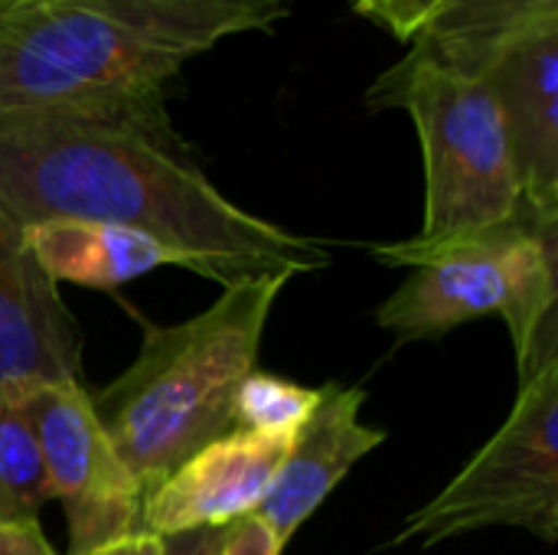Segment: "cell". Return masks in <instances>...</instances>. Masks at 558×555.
Instances as JSON below:
<instances>
[{
    "instance_id": "6da1fadb",
    "label": "cell",
    "mask_w": 558,
    "mask_h": 555,
    "mask_svg": "<svg viewBox=\"0 0 558 555\" xmlns=\"http://www.w3.org/2000/svg\"><path fill=\"white\" fill-rule=\"evenodd\" d=\"M0 209L20 229L85 219L144 232L222 288L330 265L324 245L209 183L170 124L167 95L0 114Z\"/></svg>"
},
{
    "instance_id": "7a4b0ae2",
    "label": "cell",
    "mask_w": 558,
    "mask_h": 555,
    "mask_svg": "<svg viewBox=\"0 0 558 555\" xmlns=\"http://www.w3.org/2000/svg\"><path fill=\"white\" fill-rule=\"evenodd\" d=\"M294 0H7L0 114L167 95L229 36L265 33Z\"/></svg>"
},
{
    "instance_id": "3957f363",
    "label": "cell",
    "mask_w": 558,
    "mask_h": 555,
    "mask_svg": "<svg viewBox=\"0 0 558 555\" xmlns=\"http://www.w3.org/2000/svg\"><path fill=\"white\" fill-rule=\"evenodd\" d=\"M288 275L229 285L203 314L150 327L137 360L92 409L144 500L199 448L235 429V396Z\"/></svg>"
},
{
    "instance_id": "277c9868",
    "label": "cell",
    "mask_w": 558,
    "mask_h": 555,
    "mask_svg": "<svg viewBox=\"0 0 558 555\" xmlns=\"http://www.w3.org/2000/svg\"><path fill=\"white\" fill-rule=\"evenodd\" d=\"M373 255L415 268L376 311L399 343L435 340L497 314L510 327L520 383L558 357V229L523 222L435 249L376 245Z\"/></svg>"
},
{
    "instance_id": "5b68a950",
    "label": "cell",
    "mask_w": 558,
    "mask_h": 555,
    "mask_svg": "<svg viewBox=\"0 0 558 555\" xmlns=\"http://www.w3.org/2000/svg\"><path fill=\"white\" fill-rule=\"evenodd\" d=\"M369 105L405 108L422 141L425 222L409 245L435 249L533 222L504 114L481 75L409 49L369 88Z\"/></svg>"
},
{
    "instance_id": "8992f818",
    "label": "cell",
    "mask_w": 558,
    "mask_h": 555,
    "mask_svg": "<svg viewBox=\"0 0 558 555\" xmlns=\"http://www.w3.org/2000/svg\"><path fill=\"white\" fill-rule=\"evenodd\" d=\"M487 527H523L558 540V357L520 383V399L500 432L422 510L396 543L435 546Z\"/></svg>"
},
{
    "instance_id": "52a82bcc",
    "label": "cell",
    "mask_w": 558,
    "mask_h": 555,
    "mask_svg": "<svg viewBox=\"0 0 558 555\" xmlns=\"http://www.w3.org/2000/svg\"><path fill=\"white\" fill-rule=\"evenodd\" d=\"M20 399L36 432L52 500L69 520V555L137 533L144 494L105 435L85 386H20Z\"/></svg>"
},
{
    "instance_id": "ba28073f",
    "label": "cell",
    "mask_w": 558,
    "mask_h": 555,
    "mask_svg": "<svg viewBox=\"0 0 558 555\" xmlns=\"http://www.w3.org/2000/svg\"><path fill=\"white\" fill-rule=\"evenodd\" d=\"M471 75L497 98L530 219L558 229V20L500 43Z\"/></svg>"
},
{
    "instance_id": "9c48e42d",
    "label": "cell",
    "mask_w": 558,
    "mask_h": 555,
    "mask_svg": "<svg viewBox=\"0 0 558 555\" xmlns=\"http://www.w3.org/2000/svg\"><path fill=\"white\" fill-rule=\"evenodd\" d=\"M294 435L242 432L209 442L186 458L141 507V530L150 536L196 527H229L252 517L265 500Z\"/></svg>"
},
{
    "instance_id": "30bf717a",
    "label": "cell",
    "mask_w": 558,
    "mask_h": 555,
    "mask_svg": "<svg viewBox=\"0 0 558 555\" xmlns=\"http://www.w3.org/2000/svg\"><path fill=\"white\" fill-rule=\"evenodd\" d=\"M82 383L78 327L23 229L0 209V389Z\"/></svg>"
},
{
    "instance_id": "8fae6325",
    "label": "cell",
    "mask_w": 558,
    "mask_h": 555,
    "mask_svg": "<svg viewBox=\"0 0 558 555\" xmlns=\"http://www.w3.org/2000/svg\"><path fill=\"white\" fill-rule=\"evenodd\" d=\"M363 389L324 386L311 419L298 429L265 500L252 514L284 550L307 517L333 494V487L386 442V432L360 422Z\"/></svg>"
},
{
    "instance_id": "7c38bea8",
    "label": "cell",
    "mask_w": 558,
    "mask_h": 555,
    "mask_svg": "<svg viewBox=\"0 0 558 555\" xmlns=\"http://www.w3.org/2000/svg\"><path fill=\"white\" fill-rule=\"evenodd\" d=\"M26 245L46 275L88 288H118L160 265H180L183 255L170 245L108 222L85 219H43L23 229Z\"/></svg>"
},
{
    "instance_id": "4fadbf2b",
    "label": "cell",
    "mask_w": 558,
    "mask_h": 555,
    "mask_svg": "<svg viewBox=\"0 0 558 555\" xmlns=\"http://www.w3.org/2000/svg\"><path fill=\"white\" fill-rule=\"evenodd\" d=\"M558 20V0H441L409 39L412 52L474 72L500 43Z\"/></svg>"
},
{
    "instance_id": "5bb4252c",
    "label": "cell",
    "mask_w": 558,
    "mask_h": 555,
    "mask_svg": "<svg viewBox=\"0 0 558 555\" xmlns=\"http://www.w3.org/2000/svg\"><path fill=\"white\" fill-rule=\"evenodd\" d=\"M52 500L36 432L20 399V386L0 389V527L39 523V510Z\"/></svg>"
},
{
    "instance_id": "9a60e30c",
    "label": "cell",
    "mask_w": 558,
    "mask_h": 555,
    "mask_svg": "<svg viewBox=\"0 0 558 555\" xmlns=\"http://www.w3.org/2000/svg\"><path fill=\"white\" fill-rule=\"evenodd\" d=\"M317 402H320V389H307L252 370L235 396V429L298 435V429L311 419Z\"/></svg>"
},
{
    "instance_id": "2e32d148",
    "label": "cell",
    "mask_w": 558,
    "mask_h": 555,
    "mask_svg": "<svg viewBox=\"0 0 558 555\" xmlns=\"http://www.w3.org/2000/svg\"><path fill=\"white\" fill-rule=\"evenodd\" d=\"M441 0H353L356 13L386 26L399 39H412Z\"/></svg>"
},
{
    "instance_id": "e0dca14e",
    "label": "cell",
    "mask_w": 558,
    "mask_h": 555,
    "mask_svg": "<svg viewBox=\"0 0 558 555\" xmlns=\"http://www.w3.org/2000/svg\"><path fill=\"white\" fill-rule=\"evenodd\" d=\"M229 530H232V523L229 527H196V530L157 536V555H222Z\"/></svg>"
},
{
    "instance_id": "ac0fdd59",
    "label": "cell",
    "mask_w": 558,
    "mask_h": 555,
    "mask_svg": "<svg viewBox=\"0 0 558 555\" xmlns=\"http://www.w3.org/2000/svg\"><path fill=\"white\" fill-rule=\"evenodd\" d=\"M284 550L275 543V536L255 520V517H242L232 523L229 540L222 546V555H281Z\"/></svg>"
},
{
    "instance_id": "d6986e66",
    "label": "cell",
    "mask_w": 558,
    "mask_h": 555,
    "mask_svg": "<svg viewBox=\"0 0 558 555\" xmlns=\"http://www.w3.org/2000/svg\"><path fill=\"white\" fill-rule=\"evenodd\" d=\"M0 555H56L46 543L39 523H3L0 527Z\"/></svg>"
},
{
    "instance_id": "ffe728a7",
    "label": "cell",
    "mask_w": 558,
    "mask_h": 555,
    "mask_svg": "<svg viewBox=\"0 0 558 555\" xmlns=\"http://www.w3.org/2000/svg\"><path fill=\"white\" fill-rule=\"evenodd\" d=\"M82 555H157V536L137 530V533H128V536H121V540H114L108 546H98V550Z\"/></svg>"
},
{
    "instance_id": "44dd1931",
    "label": "cell",
    "mask_w": 558,
    "mask_h": 555,
    "mask_svg": "<svg viewBox=\"0 0 558 555\" xmlns=\"http://www.w3.org/2000/svg\"><path fill=\"white\" fill-rule=\"evenodd\" d=\"M0 3H7V0H0Z\"/></svg>"
}]
</instances>
